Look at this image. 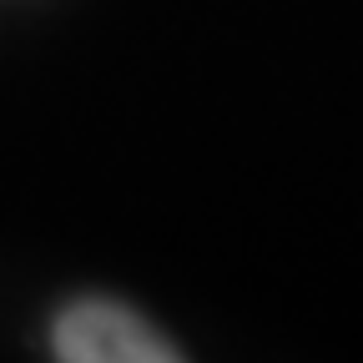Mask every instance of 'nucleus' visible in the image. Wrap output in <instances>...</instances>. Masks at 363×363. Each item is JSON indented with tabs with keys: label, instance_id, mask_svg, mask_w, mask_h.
<instances>
[{
	"label": "nucleus",
	"instance_id": "obj_1",
	"mask_svg": "<svg viewBox=\"0 0 363 363\" xmlns=\"http://www.w3.org/2000/svg\"><path fill=\"white\" fill-rule=\"evenodd\" d=\"M56 358L66 363H177V343H167L147 318L121 303L86 298L56 318Z\"/></svg>",
	"mask_w": 363,
	"mask_h": 363
}]
</instances>
